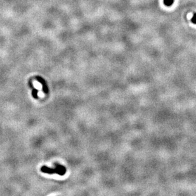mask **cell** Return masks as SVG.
Segmentation results:
<instances>
[{
  "label": "cell",
  "mask_w": 196,
  "mask_h": 196,
  "mask_svg": "<svg viewBox=\"0 0 196 196\" xmlns=\"http://www.w3.org/2000/svg\"><path fill=\"white\" fill-rule=\"evenodd\" d=\"M191 22L193 23L194 24H196V13H194L193 14V16H192L191 19Z\"/></svg>",
  "instance_id": "obj_5"
},
{
  "label": "cell",
  "mask_w": 196,
  "mask_h": 196,
  "mask_svg": "<svg viewBox=\"0 0 196 196\" xmlns=\"http://www.w3.org/2000/svg\"><path fill=\"white\" fill-rule=\"evenodd\" d=\"M174 0H163L164 5L166 6H171L173 4Z\"/></svg>",
  "instance_id": "obj_4"
},
{
  "label": "cell",
  "mask_w": 196,
  "mask_h": 196,
  "mask_svg": "<svg viewBox=\"0 0 196 196\" xmlns=\"http://www.w3.org/2000/svg\"><path fill=\"white\" fill-rule=\"evenodd\" d=\"M56 168L55 169L50 168L47 166H42L41 168V171L43 173H45L48 174L56 173L61 176H64L66 173V168L62 165L57 164H56Z\"/></svg>",
  "instance_id": "obj_1"
},
{
  "label": "cell",
  "mask_w": 196,
  "mask_h": 196,
  "mask_svg": "<svg viewBox=\"0 0 196 196\" xmlns=\"http://www.w3.org/2000/svg\"><path fill=\"white\" fill-rule=\"evenodd\" d=\"M29 83H30V86H31V87L32 89V97H33V98H36V99H37V98H38V90L37 89H36L35 88L33 87V86H32V83H31V82H30Z\"/></svg>",
  "instance_id": "obj_3"
},
{
  "label": "cell",
  "mask_w": 196,
  "mask_h": 196,
  "mask_svg": "<svg viewBox=\"0 0 196 196\" xmlns=\"http://www.w3.org/2000/svg\"><path fill=\"white\" fill-rule=\"evenodd\" d=\"M36 79L38 82L40 83L43 86V91L44 92V94H48V86L46 85V83L45 80L43 78L40 77V76H36Z\"/></svg>",
  "instance_id": "obj_2"
}]
</instances>
